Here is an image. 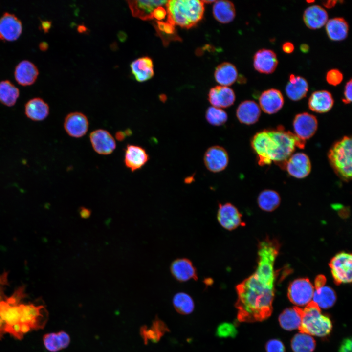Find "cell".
Returning <instances> with one entry per match:
<instances>
[{
  "label": "cell",
  "mask_w": 352,
  "mask_h": 352,
  "mask_svg": "<svg viewBox=\"0 0 352 352\" xmlns=\"http://www.w3.org/2000/svg\"><path fill=\"white\" fill-rule=\"evenodd\" d=\"M300 50L304 53H307L309 50V46L307 44H302L300 46Z\"/></svg>",
  "instance_id": "9f6ffc18"
},
{
  "label": "cell",
  "mask_w": 352,
  "mask_h": 352,
  "mask_svg": "<svg viewBox=\"0 0 352 352\" xmlns=\"http://www.w3.org/2000/svg\"><path fill=\"white\" fill-rule=\"evenodd\" d=\"M89 122L87 116L80 112L68 114L64 122V128L71 137L80 138L84 136L88 130Z\"/></svg>",
  "instance_id": "4fadbf2b"
},
{
  "label": "cell",
  "mask_w": 352,
  "mask_h": 352,
  "mask_svg": "<svg viewBox=\"0 0 352 352\" xmlns=\"http://www.w3.org/2000/svg\"><path fill=\"white\" fill-rule=\"evenodd\" d=\"M333 104L334 99L331 94L325 90L313 92L308 102L309 109L319 113L328 112L332 108Z\"/></svg>",
  "instance_id": "7402d4cb"
},
{
  "label": "cell",
  "mask_w": 352,
  "mask_h": 352,
  "mask_svg": "<svg viewBox=\"0 0 352 352\" xmlns=\"http://www.w3.org/2000/svg\"><path fill=\"white\" fill-rule=\"evenodd\" d=\"M326 282V278L323 275H318L314 281V286L315 289L319 288L325 286Z\"/></svg>",
  "instance_id": "681fc988"
},
{
  "label": "cell",
  "mask_w": 352,
  "mask_h": 352,
  "mask_svg": "<svg viewBox=\"0 0 352 352\" xmlns=\"http://www.w3.org/2000/svg\"><path fill=\"white\" fill-rule=\"evenodd\" d=\"M173 304L176 310L182 314H189L194 309V303L192 298L184 292L176 293L174 296Z\"/></svg>",
  "instance_id": "74e56055"
},
{
  "label": "cell",
  "mask_w": 352,
  "mask_h": 352,
  "mask_svg": "<svg viewBox=\"0 0 352 352\" xmlns=\"http://www.w3.org/2000/svg\"><path fill=\"white\" fill-rule=\"evenodd\" d=\"M290 344L293 352H313L316 342L311 335L300 332L293 337Z\"/></svg>",
  "instance_id": "d590c367"
},
{
  "label": "cell",
  "mask_w": 352,
  "mask_h": 352,
  "mask_svg": "<svg viewBox=\"0 0 352 352\" xmlns=\"http://www.w3.org/2000/svg\"><path fill=\"white\" fill-rule=\"evenodd\" d=\"M294 49L293 44L289 42L284 43L282 45L283 51L287 54L292 53Z\"/></svg>",
  "instance_id": "816d5d0a"
},
{
  "label": "cell",
  "mask_w": 352,
  "mask_h": 352,
  "mask_svg": "<svg viewBox=\"0 0 352 352\" xmlns=\"http://www.w3.org/2000/svg\"><path fill=\"white\" fill-rule=\"evenodd\" d=\"M336 0H327L323 2V5L327 8L333 7L336 4Z\"/></svg>",
  "instance_id": "f5cc1de1"
},
{
  "label": "cell",
  "mask_w": 352,
  "mask_h": 352,
  "mask_svg": "<svg viewBox=\"0 0 352 352\" xmlns=\"http://www.w3.org/2000/svg\"><path fill=\"white\" fill-rule=\"evenodd\" d=\"M0 317L5 326H12L20 323L21 317L20 306L11 305L6 301L0 302Z\"/></svg>",
  "instance_id": "836d02e7"
},
{
  "label": "cell",
  "mask_w": 352,
  "mask_h": 352,
  "mask_svg": "<svg viewBox=\"0 0 352 352\" xmlns=\"http://www.w3.org/2000/svg\"><path fill=\"white\" fill-rule=\"evenodd\" d=\"M313 301L320 308L327 309L334 305L336 301L334 290L328 286H323L315 289L313 296Z\"/></svg>",
  "instance_id": "d6a6232c"
},
{
  "label": "cell",
  "mask_w": 352,
  "mask_h": 352,
  "mask_svg": "<svg viewBox=\"0 0 352 352\" xmlns=\"http://www.w3.org/2000/svg\"><path fill=\"white\" fill-rule=\"evenodd\" d=\"M47 44L46 43H43V44H41L40 47L41 48H42V50H46L47 48Z\"/></svg>",
  "instance_id": "680465c9"
},
{
  "label": "cell",
  "mask_w": 352,
  "mask_h": 352,
  "mask_svg": "<svg viewBox=\"0 0 352 352\" xmlns=\"http://www.w3.org/2000/svg\"><path fill=\"white\" fill-rule=\"evenodd\" d=\"M313 1H311V2H313ZM308 2H310V1H308Z\"/></svg>",
  "instance_id": "94428289"
},
{
  "label": "cell",
  "mask_w": 352,
  "mask_h": 352,
  "mask_svg": "<svg viewBox=\"0 0 352 352\" xmlns=\"http://www.w3.org/2000/svg\"><path fill=\"white\" fill-rule=\"evenodd\" d=\"M171 271L173 276L180 282L198 279L196 268L192 263L186 258L175 260L171 265Z\"/></svg>",
  "instance_id": "603a6c76"
},
{
  "label": "cell",
  "mask_w": 352,
  "mask_h": 352,
  "mask_svg": "<svg viewBox=\"0 0 352 352\" xmlns=\"http://www.w3.org/2000/svg\"><path fill=\"white\" fill-rule=\"evenodd\" d=\"M24 112L27 118L34 121L44 120L49 115L48 105L40 98H34L26 102Z\"/></svg>",
  "instance_id": "4316f807"
},
{
  "label": "cell",
  "mask_w": 352,
  "mask_h": 352,
  "mask_svg": "<svg viewBox=\"0 0 352 352\" xmlns=\"http://www.w3.org/2000/svg\"><path fill=\"white\" fill-rule=\"evenodd\" d=\"M242 214L238 209L230 203L219 204L217 213L219 222L224 228L233 230L239 226L243 225Z\"/></svg>",
  "instance_id": "8fae6325"
},
{
  "label": "cell",
  "mask_w": 352,
  "mask_h": 352,
  "mask_svg": "<svg viewBox=\"0 0 352 352\" xmlns=\"http://www.w3.org/2000/svg\"><path fill=\"white\" fill-rule=\"evenodd\" d=\"M352 259L351 254L341 252L337 254L330 261L329 266L336 285L352 282Z\"/></svg>",
  "instance_id": "8992f818"
},
{
  "label": "cell",
  "mask_w": 352,
  "mask_h": 352,
  "mask_svg": "<svg viewBox=\"0 0 352 352\" xmlns=\"http://www.w3.org/2000/svg\"><path fill=\"white\" fill-rule=\"evenodd\" d=\"M205 118L210 124L220 126L226 122L228 115L227 113L221 109L212 106L207 109Z\"/></svg>",
  "instance_id": "ab89813d"
},
{
  "label": "cell",
  "mask_w": 352,
  "mask_h": 352,
  "mask_svg": "<svg viewBox=\"0 0 352 352\" xmlns=\"http://www.w3.org/2000/svg\"><path fill=\"white\" fill-rule=\"evenodd\" d=\"M154 27L164 44H167L171 40L179 39L176 34L175 26L167 22L157 21Z\"/></svg>",
  "instance_id": "f35d334b"
},
{
  "label": "cell",
  "mask_w": 352,
  "mask_h": 352,
  "mask_svg": "<svg viewBox=\"0 0 352 352\" xmlns=\"http://www.w3.org/2000/svg\"><path fill=\"white\" fill-rule=\"evenodd\" d=\"M343 74L337 69H332L328 71L326 74V81L330 85L336 86L339 85L343 80Z\"/></svg>",
  "instance_id": "7bdbcfd3"
},
{
  "label": "cell",
  "mask_w": 352,
  "mask_h": 352,
  "mask_svg": "<svg viewBox=\"0 0 352 352\" xmlns=\"http://www.w3.org/2000/svg\"><path fill=\"white\" fill-rule=\"evenodd\" d=\"M167 22L173 25L189 29L196 26L203 18L204 4L198 0L167 1Z\"/></svg>",
  "instance_id": "3957f363"
},
{
  "label": "cell",
  "mask_w": 352,
  "mask_h": 352,
  "mask_svg": "<svg viewBox=\"0 0 352 352\" xmlns=\"http://www.w3.org/2000/svg\"><path fill=\"white\" fill-rule=\"evenodd\" d=\"M352 345L351 337L344 339L340 343L338 352H352Z\"/></svg>",
  "instance_id": "bcb514c9"
},
{
  "label": "cell",
  "mask_w": 352,
  "mask_h": 352,
  "mask_svg": "<svg viewBox=\"0 0 352 352\" xmlns=\"http://www.w3.org/2000/svg\"><path fill=\"white\" fill-rule=\"evenodd\" d=\"M80 214L82 217L87 218L88 216H89L90 212L88 209L82 207L81 208Z\"/></svg>",
  "instance_id": "11a10c76"
},
{
  "label": "cell",
  "mask_w": 352,
  "mask_h": 352,
  "mask_svg": "<svg viewBox=\"0 0 352 352\" xmlns=\"http://www.w3.org/2000/svg\"><path fill=\"white\" fill-rule=\"evenodd\" d=\"M281 198L275 191L269 189L262 191L258 197L259 207L264 211L271 212L280 205Z\"/></svg>",
  "instance_id": "e575fe53"
},
{
  "label": "cell",
  "mask_w": 352,
  "mask_h": 352,
  "mask_svg": "<svg viewBox=\"0 0 352 352\" xmlns=\"http://www.w3.org/2000/svg\"><path fill=\"white\" fill-rule=\"evenodd\" d=\"M202 1L204 3V4H205V3L210 4L213 2H215L216 1V0L215 1V0H202Z\"/></svg>",
  "instance_id": "91938a15"
},
{
  "label": "cell",
  "mask_w": 352,
  "mask_h": 352,
  "mask_svg": "<svg viewBox=\"0 0 352 352\" xmlns=\"http://www.w3.org/2000/svg\"><path fill=\"white\" fill-rule=\"evenodd\" d=\"M133 16L142 20L153 19L152 13L154 10L166 4L167 0H127Z\"/></svg>",
  "instance_id": "d6986e66"
},
{
  "label": "cell",
  "mask_w": 352,
  "mask_h": 352,
  "mask_svg": "<svg viewBox=\"0 0 352 352\" xmlns=\"http://www.w3.org/2000/svg\"><path fill=\"white\" fill-rule=\"evenodd\" d=\"M305 145V141L282 126L259 132L251 140L259 165H268L273 162L283 169L296 148L303 149Z\"/></svg>",
  "instance_id": "7a4b0ae2"
},
{
  "label": "cell",
  "mask_w": 352,
  "mask_h": 352,
  "mask_svg": "<svg viewBox=\"0 0 352 352\" xmlns=\"http://www.w3.org/2000/svg\"><path fill=\"white\" fill-rule=\"evenodd\" d=\"M308 90V84L304 78L290 74L286 87L288 97L293 101H298L305 97Z\"/></svg>",
  "instance_id": "83f0119b"
},
{
  "label": "cell",
  "mask_w": 352,
  "mask_h": 352,
  "mask_svg": "<svg viewBox=\"0 0 352 352\" xmlns=\"http://www.w3.org/2000/svg\"><path fill=\"white\" fill-rule=\"evenodd\" d=\"M214 77L216 82L220 86L227 87L232 85L237 79V69L232 64L224 62L217 66Z\"/></svg>",
  "instance_id": "4dcf8cb0"
},
{
  "label": "cell",
  "mask_w": 352,
  "mask_h": 352,
  "mask_svg": "<svg viewBox=\"0 0 352 352\" xmlns=\"http://www.w3.org/2000/svg\"><path fill=\"white\" fill-rule=\"evenodd\" d=\"M314 292V286L308 278H298L289 284L287 297L296 306H306L311 301Z\"/></svg>",
  "instance_id": "52a82bcc"
},
{
  "label": "cell",
  "mask_w": 352,
  "mask_h": 352,
  "mask_svg": "<svg viewBox=\"0 0 352 352\" xmlns=\"http://www.w3.org/2000/svg\"><path fill=\"white\" fill-rule=\"evenodd\" d=\"M233 90L226 86H217L209 91L208 100L213 107L226 108L232 106L235 101Z\"/></svg>",
  "instance_id": "ac0fdd59"
},
{
  "label": "cell",
  "mask_w": 352,
  "mask_h": 352,
  "mask_svg": "<svg viewBox=\"0 0 352 352\" xmlns=\"http://www.w3.org/2000/svg\"><path fill=\"white\" fill-rule=\"evenodd\" d=\"M78 31L80 33L85 32L87 31V28L83 25H79L78 27Z\"/></svg>",
  "instance_id": "6f0895ef"
},
{
  "label": "cell",
  "mask_w": 352,
  "mask_h": 352,
  "mask_svg": "<svg viewBox=\"0 0 352 352\" xmlns=\"http://www.w3.org/2000/svg\"><path fill=\"white\" fill-rule=\"evenodd\" d=\"M265 350L266 352H286L284 344L277 339L268 341L265 345Z\"/></svg>",
  "instance_id": "ee69618b"
},
{
  "label": "cell",
  "mask_w": 352,
  "mask_h": 352,
  "mask_svg": "<svg viewBox=\"0 0 352 352\" xmlns=\"http://www.w3.org/2000/svg\"><path fill=\"white\" fill-rule=\"evenodd\" d=\"M204 163L210 172L218 173L224 170L229 162V156L222 147L215 145L208 148L204 154Z\"/></svg>",
  "instance_id": "ba28073f"
},
{
  "label": "cell",
  "mask_w": 352,
  "mask_h": 352,
  "mask_svg": "<svg viewBox=\"0 0 352 352\" xmlns=\"http://www.w3.org/2000/svg\"><path fill=\"white\" fill-rule=\"evenodd\" d=\"M22 29L21 21L14 14L6 12L0 18V39L15 41L20 36Z\"/></svg>",
  "instance_id": "5bb4252c"
},
{
  "label": "cell",
  "mask_w": 352,
  "mask_h": 352,
  "mask_svg": "<svg viewBox=\"0 0 352 352\" xmlns=\"http://www.w3.org/2000/svg\"><path fill=\"white\" fill-rule=\"evenodd\" d=\"M149 160V155L141 146L128 144L126 147L124 163L127 168L134 172L141 169Z\"/></svg>",
  "instance_id": "2e32d148"
},
{
  "label": "cell",
  "mask_w": 352,
  "mask_h": 352,
  "mask_svg": "<svg viewBox=\"0 0 352 352\" xmlns=\"http://www.w3.org/2000/svg\"><path fill=\"white\" fill-rule=\"evenodd\" d=\"M39 71L36 66L28 60L20 62L14 71L15 80L18 84L26 86L33 84L36 80Z\"/></svg>",
  "instance_id": "44dd1931"
},
{
  "label": "cell",
  "mask_w": 352,
  "mask_h": 352,
  "mask_svg": "<svg viewBox=\"0 0 352 352\" xmlns=\"http://www.w3.org/2000/svg\"><path fill=\"white\" fill-rule=\"evenodd\" d=\"M19 90L10 81L4 80L0 82V102L8 106H14L19 96Z\"/></svg>",
  "instance_id": "8d00e7d4"
},
{
  "label": "cell",
  "mask_w": 352,
  "mask_h": 352,
  "mask_svg": "<svg viewBox=\"0 0 352 352\" xmlns=\"http://www.w3.org/2000/svg\"><path fill=\"white\" fill-rule=\"evenodd\" d=\"M43 342L46 349L50 352H56L63 349L60 336L57 333H49L43 337Z\"/></svg>",
  "instance_id": "60d3db41"
},
{
  "label": "cell",
  "mask_w": 352,
  "mask_h": 352,
  "mask_svg": "<svg viewBox=\"0 0 352 352\" xmlns=\"http://www.w3.org/2000/svg\"><path fill=\"white\" fill-rule=\"evenodd\" d=\"M261 115V109L255 101L245 100L241 102L236 110V116L240 122L252 125L257 122Z\"/></svg>",
  "instance_id": "ffe728a7"
},
{
  "label": "cell",
  "mask_w": 352,
  "mask_h": 352,
  "mask_svg": "<svg viewBox=\"0 0 352 352\" xmlns=\"http://www.w3.org/2000/svg\"><path fill=\"white\" fill-rule=\"evenodd\" d=\"M166 15V10L162 6L155 8L152 13L153 18H155L158 21L163 20Z\"/></svg>",
  "instance_id": "7dc6e473"
},
{
  "label": "cell",
  "mask_w": 352,
  "mask_h": 352,
  "mask_svg": "<svg viewBox=\"0 0 352 352\" xmlns=\"http://www.w3.org/2000/svg\"><path fill=\"white\" fill-rule=\"evenodd\" d=\"M352 81L351 79L345 85L342 102L346 104H349L352 102Z\"/></svg>",
  "instance_id": "f6af8a7d"
},
{
  "label": "cell",
  "mask_w": 352,
  "mask_h": 352,
  "mask_svg": "<svg viewBox=\"0 0 352 352\" xmlns=\"http://www.w3.org/2000/svg\"><path fill=\"white\" fill-rule=\"evenodd\" d=\"M278 60L276 53L270 49L263 48L258 50L253 57V66L258 72L271 74L276 69Z\"/></svg>",
  "instance_id": "9a60e30c"
},
{
  "label": "cell",
  "mask_w": 352,
  "mask_h": 352,
  "mask_svg": "<svg viewBox=\"0 0 352 352\" xmlns=\"http://www.w3.org/2000/svg\"><path fill=\"white\" fill-rule=\"evenodd\" d=\"M332 329V323L329 316L323 314L318 306L310 302L303 309L302 321L298 328L300 332L309 335L325 337Z\"/></svg>",
  "instance_id": "277c9868"
},
{
  "label": "cell",
  "mask_w": 352,
  "mask_h": 352,
  "mask_svg": "<svg viewBox=\"0 0 352 352\" xmlns=\"http://www.w3.org/2000/svg\"><path fill=\"white\" fill-rule=\"evenodd\" d=\"M169 330L165 323L156 317L150 327L144 325L141 327L140 334L145 344H147L149 341L157 342Z\"/></svg>",
  "instance_id": "484cf974"
},
{
  "label": "cell",
  "mask_w": 352,
  "mask_h": 352,
  "mask_svg": "<svg viewBox=\"0 0 352 352\" xmlns=\"http://www.w3.org/2000/svg\"><path fill=\"white\" fill-rule=\"evenodd\" d=\"M213 14L219 22L229 23L235 17V6L232 2L228 0L216 1L213 6Z\"/></svg>",
  "instance_id": "1f68e13d"
},
{
  "label": "cell",
  "mask_w": 352,
  "mask_h": 352,
  "mask_svg": "<svg viewBox=\"0 0 352 352\" xmlns=\"http://www.w3.org/2000/svg\"><path fill=\"white\" fill-rule=\"evenodd\" d=\"M284 168L291 176L297 178H303L309 174L311 165L306 154L297 153L290 156L285 163Z\"/></svg>",
  "instance_id": "30bf717a"
},
{
  "label": "cell",
  "mask_w": 352,
  "mask_h": 352,
  "mask_svg": "<svg viewBox=\"0 0 352 352\" xmlns=\"http://www.w3.org/2000/svg\"><path fill=\"white\" fill-rule=\"evenodd\" d=\"M130 67L132 74L139 82L146 81L154 75L153 60L148 56L134 60L131 63Z\"/></svg>",
  "instance_id": "cb8c5ba5"
},
{
  "label": "cell",
  "mask_w": 352,
  "mask_h": 352,
  "mask_svg": "<svg viewBox=\"0 0 352 352\" xmlns=\"http://www.w3.org/2000/svg\"><path fill=\"white\" fill-rule=\"evenodd\" d=\"M326 30L329 38L332 41L345 39L348 34L349 25L343 18L336 17L329 20L326 23Z\"/></svg>",
  "instance_id": "f546056e"
},
{
  "label": "cell",
  "mask_w": 352,
  "mask_h": 352,
  "mask_svg": "<svg viewBox=\"0 0 352 352\" xmlns=\"http://www.w3.org/2000/svg\"><path fill=\"white\" fill-rule=\"evenodd\" d=\"M89 139L93 149L100 154H110L116 147L114 137L108 131L104 129L93 131L89 135Z\"/></svg>",
  "instance_id": "7c38bea8"
},
{
  "label": "cell",
  "mask_w": 352,
  "mask_h": 352,
  "mask_svg": "<svg viewBox=\"0 0 352 352\" xmlns=\"http://www.w3.org/2000/svg\"><path fill=\"white\" fill-rule=\"evenodd\" d=\"M293 126L295 134L301 140L305 141L311 138L318 128L316 117L307 112L297 114L293 120Z\"/></svg>",
  "instance_id": "9c48e42d"
},
{
  "label": "cell",
  "mask_w": 352,
  "mask_h": 352,
  "mask_svg": "<svg viewBox=\"0 0 352 352\" xmlns=\"http://www.w3.org/2000/svg\"><path fill=\"white\" fill-rule=\"evenodd\" d=\"M260 108L269 114H274L283 107L284 100L280 90L270 88L263 91L259 99Z\"/></svg>",
  "instance_id": "e0dca14e"
},
{
  "label": "cell",
  "mask_w": 352,
  "mask_h": 352,
  "mask_svg": "<svg viewBox=\"0 0 352 352\" xmlns=\"http://www.w3.org/2000/svg\"><path fill=\"white\" fill-rule=\"evenodd\" d=\"M58 333L62 342L63 349L66 348L70 342L69 335L66 332L63 330L58 332Z\"/></svg>",
  "instance_id": "c3c4849f"
},
{
  "label": "cell",
  "mask_w": 352,
  "mask_h": 352,
  "mask_svg": "<svg viewBox=\"0 0 352 352\" xmlns=\"http://www.w3.org/2000/svg\"><path fill=\"white\" fill-rule=\"evenodd\" d=\"M258 255L256 271L236 287L237 299L235 306L240 322L262 321L272 313L276 256L268 251H262Z\"/></svg>",
  "instance_id": "6da1fadb"
},
{
  "label": "cell",
  "mask_w": 352,
  "mask_h": 352,
  "mask_svg": "<svg viewBox=\"0 0 352 352\" xmlns=\"http://www.w3.org/2000/svg\"><path fill=\"white\" fill-rule=\"evenodd\" d=\"M302 312L303 309L297 306L286 308L278 318L281 327L286 330L298 329L302 321Z\"/></svg>",
  "instance_id": "f1b7e54d"
},
{
  "label": "cell",
  "mask_w": 352,
  "mask_h": 352,
  "mask_svg": "<svg viewBox=\"0 0 352 352\" xmlns=\"http://www.w3.org/2000/svg\"><path fill=\"white\" fill-rule=\"evenodd\" d=\"M303 18L308 28L316 29L321 28L327 23L328 15L323 8L314 5L308 7L305 10Z\"/></svg>",
  "instance_id": "d4e9b609"
},
{
  "label": "cell",
  "mask_w": 352,
  "mask_h": 352,
  "mask_svg": "<svg viewBox=\"0 0 352 352\" xmlns=\"http://www.w3.org/2000/svg\"><path fill=\"white\" fill-rule=\"evenodd\" d=\"M132 133L130 129H127L125 131H118L115 133V138L118 141H123L127 136H130Z\"/></svg>",
  "instance_id": "f907efd6"
},
{
  "label": "cell",
  "mask_w": 352,
  "mask_h": 352,
  "mask_svg": "<svg viewBox=\"0 0 352 352\" xmlns=\"http://www.w3.org/2000/svg\"><path fill=\"white\" fill-rule=\"evenodd\" d=\"M238 333L235 325L232 323L224 322L217 328L216 334L220 338L235 337Z\"/></svg>",
  "instance_id": "b9f144b4"
},
{
  "label": "cell",
  "mask_w": 352,
  "mask_h": 352,
  "mask_svg": "<svg viewBox=\"0 0 352 352\" xmlns=\"http://www.w3.org/2000/svg\"><path fill=\"white\" fill-rule=\"evenodd\" d=\"M51 22L49 21H44L42 23V26L44 31H47L51 27Z\"/></svg>",
  "instance_id": "db71d44e"
},
{
  "label": "cell",
  "mask_w": 352,
  "mask_h": 352,
  "mask_svg": "<svg viewBox=\"0 0 352 352\" xmlns=\"http://www.w3.org/2000/svg\"><path fill=\"white\" fill-rule=\"evenodd\" d=\"M328 158L332 169L342 180L348 182L351 179V137L345 136L336 142L329 151Z\"/></svg>",
  "instance_id": "5b68a950"
}]
</instances>
